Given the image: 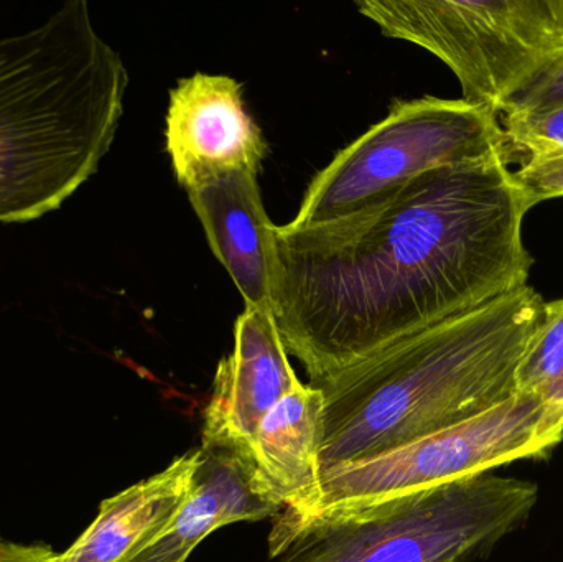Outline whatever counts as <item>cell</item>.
<instances>
[{
  "mask_svg": "<svg viewBox=\"0 0 563 562\" xmlns=\"http://www.w3.org/2000/svg\"><path fill=\"white\" fill-rule=\"evenodd\" d=\"M534 208L508 152L433 168L328 223L274 228L271 310L310 385L529 286Z\"/></svg>",
  "mask_w": 563,
  "mask_h": 562,
  "instance_id": "6da1fadb",
  "label": "cell"
},
{
  "mask_svg": "<svg viewBox=\"0 0 563 562\" xmlns=\"http://www.w3.org/2000/svg\"><path fill=\"white\" fill-rule=\"evenodd\" d=\"M545 322L548 302L526 286L311 385L324 396L321 475L406 448L515 396Z\"/></svg>",
  "mask_w": 563,
  "mask_h": 562,
  "instance_id": "7a4b0ae2",
  "label": "cell"
},
{
  "mask_svg": "<svg viewBox=\"0 0 563 562\" xmlns=\"http://www.w3.org/2000/svg\"><path fill=\"white\" fill-rule=\"evenodd\" d=\"M129 73L69 0L0 40V224L59 210L98 172L124 114Z\"/></svg>",
  "mask_w": 563,
  "mask_h": 562,
  "instance_id": "3957f363",
  "label": "cell"
},
{
  "mask_svg": "<svg viewBox=\"0 0 563 562\" xmlns=\"http://www.w3.org/2000/svg\"><path fill=\"white\" fill-rule=\"evenodd\" d=\"M538 500L532 482L485 474L308 520L282 515L271 533V557L277 562H468L518 530Z\"/></svg>",
  "mask_w": 563,
  "mask_h": 562,
  "instance_id": "277c9868",
  "label": "cell"
},
{
  "mask_svg": "<svg viewBox=\"0 0 563 562\" xmlns=\"http://www.w3.org/2000/svg\"><path fill=\"white\" fill-rule=\"evenodd\" d=\"M390 38L422 46L496 115L563 58V0H361Z\"/></svg>",
  "mask_w": 563,
  "mask_h": 562,
  "instance_id": "5b68a950",
  "label": "cell"
},
{
  "mask_svg": "<svg viewBox=\"0 0 563 562\" xmlns=\"http://www.w3.org/2000/svg\"><path fill=\"white\" fill-rule=\"evenodd\" d=\"M508 152L499 115L463 99L396 101L383 121L314 175L288 228L356 213L433 168Z\"/></svg>",
  "mask_w": 563,
  "mask_h": 562,
  "instance_id": "8992f818",
  "label": "cell"
},
{
  "mask_svg": "<svg viewBox=\"0 0 563 562\" xmlns=\"http://www.w3.org/2000/svg\"><path fill=\"white\" fill-rule=\"evenodd\" d=\"M562 439L563 422L544 399L518 392L501 405L406 448L321 475L317 515L489 474L511 462L541 458Z\"/></svg>",
  "mask_w": 563,
  "mask_h": 562,
  "instance_id": "52a82bcc",
  "label": "cell"
},
{
  "mask_svg": "<svg viewBox=\"0 0 563 562\" xmlns=\"http://www.w3.org/2000/svg\"><path fill=\"white\" fill-rule=\"evenodd\" d=\"M167 152L185 190L233 170L260 172L269 145L247 114L243 85L223 75L195 73L170 91Z\"/></svg>",
  "mask_w": 563,
  "mask_h": 562,
  "instance_id": "ba28073f",
  "label": "cell"
},
{
  "mask_svg": "<svg viewBox=\"0 0 563 562\" xmlns=\"http://www.w3.org/2000/svg\"><path fill=\"white\" fill-rule=\"evenodd\" d=\"M273 310L247 307L234 323V350L221 360L203 412L201 445L227 448L254 467V441L261 422L300 379Z\"/></svg>",
  "mask_w": 563,
  "mask_h": 562,
  "instance_id": "9c48e42d",
  "label": "cell"
},
{
  "mask_svg": "<svg viewBox=\"0 0 563 562\" xmlns=\"http://www.w3.org/2000/svg\"><path fill=\"white\" fill-rule=\"evenodd\" d=\"M211 251L227 267L247 307L271 309L274 228L257 172L233 170L188 190Z\"/></svg>",
  "mask_w": 563,
  "mask_h": 562,
  "instance_id": "30bf717a",
  "label": "cell"
},
{
  "mask_svg": "<svg viewBox=\"0 0 563 562\" xmlns=\"http://www.w3.org/2000/svg\"><path fill=\"white\" fill-rule=\"evenodd\" d=\"M323 415V392L300 383L271 409L254 441L257 488L295 520L320 507Z\"/></svg>",
  "mask_w": 563,
  "mask_h": 562,
  "instance_id": "8fae6325",
  "label": "cell"
},
{
  "mask_svg": "<svg viewBox=\"0 0 563 562\" xmlns=\"http://www.w3.org/2000/svg\"><path fill=\"white\" fill-rule=\"evenodd\" d=\"M200 449L102 502L88 530L56 562H131L164 537L190 500Z\"/></svg>",
  "mask_w": 563,
  "mask_h": 562,
  "instance_id": "7c38bea8",
  "label": "cell"
},
{
  "mask_svg": "<svg viewBox=\"0 0 563 562\" xmlns=\"http://www.w3.org/2000/svg\"><path fill=\"white\" fill-rule=\"evenodd\" d=\"M499 122L509 158L521 155V168L563 161V108L536 114H503Z\"/></svg>",
  "mask_w": 563,
  "mask_h": 562,
  "instance_id": "4fadbf2b",
  "label": "cell"
},
{
  "mask_svg": "<svg viewBox=\"0 0 563 562\" xmlns=\"http://www.w3.org/2000/svg\"><path fill=\"white\" fill-rule=\"evenodd\" d=\"M563 373V299L548 302V322L518 373V392L545 395Z\"/></svg>",
  "mask_w": 563,
  "mask_h": 562,
  "instance_id": "5bb4252c",
  "label": "cell"
},
{
  "mask_svg": "<svg viewBox=\"0 0 563 562\" xmlns=\"http://www.w3.org/2000/svg\"><path fill=\"white\" fill-rule=\"evenodd\" d=\"M558 108H563V58L516 96L499 115L536 114Z\"/></svg>",
  "mask_w": 563,
  "mask_h": 562,
  "instance_id": "9a60e30c",
  "label": "cell"
},
{
  "mask_svg": "<svg viewBox=\"0 0 563 562\" xmlns=\"http://www.w3.org/2000/svg\"><path fill=\"white\" fill-rule=\"evenodd\" d=\"M515 175L528 191L534 207L541 201L563 197V161L551 162L539 167L519 168Z\"/></svg>",
  "mask_w": 563,
  "mask_h": 562,
  "instance_id": "2e32d148",
  "label": "cell"
},
{
  "mask_svg": "<svg viewBox=\"0 0 563 562\" xmlns=\"http://www.w3.org/2000/svg\"><path fill=\"white\" fill-rule=\"evenodd\" d=\"M58 554L46 547H29L3 540L0 535V562H56Z\"/></svg>",
  "mask_w": 563,
  "mask_h": 562,
  "instance_id": "e0dca14e",
  "label": "cell"
},
{
  "mask_svg": "<svg viewBox=\"0 0 563 562\" xmlns=\"http://www.w3.org/2000/svg\"><path fill=\"white\" fill-rule=\"evenodd\" d=\"M545 405L554 411V415L563 422V373L559 382L542 396Z\"/></svg>",
  "mask_w": 563,
  "mask_h": 562,
  "instance_id": "ac0fdd59",
  "label": "cell"
}]
</instances>
